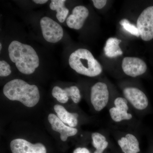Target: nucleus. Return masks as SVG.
<instances>
[{"label": "nucleus", "mask_w": 153, "mask_h": 153, "mask_svg": "<svg viewBox=\"0 0 153 153\" xmlns=\"http://www.w3.org/2000/svg\"><path fill=\"white\" fill-rule=\"evenodd\" d=\"M123 153H138L140 152L139 143L136 137L132 134H128L118 140Z\"/></svg>", "instance_id": "13"}, {"label": "nucleus", "mask_w": 153, "mask_h": 153, "mask_svg": "<svg viewBox=\"0 0 153 153\" xmlns=\"http://www.w3.org/2000/svg\"><path fill=\"white\" fill-rule=\"evenodd\" d=\"M73 153H90L88 149L85 148H78L74 150Z\"/></svg>", "instance_id": "24"}, {"label": "nucleus", "mask_w": 153, "mask_h": 153, "mask_svg": "<svg viewBox=\"0 0 153 153\" xmlns=\"http://www.w3.org/2000/svg\"><path fill=\"white\" fill-rule=\"evenodd\" d=\"M92 2L95 7L98 9L104 7L107 3L106 0H93Z\"/></svg>", "instance_id": "22"}, {"label": "nucleus", "mask_w": 153, "mask_h": 153, "mask_svg": "<svg viewBox=\"0 0 153 153\" xmlns=\"http://www.w3.org/2000/svg\"><path fill=\"white\" fill-rule=\"evenodd\" d=\"M88 15L89 11L87 8L83 6H76L66 20L67 26L71 29L79 30L83 26Z\"/></svg>", "instance_id": "11"}, {"label": "nucleus", "mask_w": 153, "mask_h": 153, "mask_svg": "<svg viewBox=\"0 0 153 153\" xmlns=\"http://www.w3.org/2000/svg\"><path fill=\"white\" fill-rule=\"evenodd\" d=\"M2 49V44L1 43H0V50H1Z\"/></svg>", "instance_id": "26"}, {"label": "nucleus", "mask_w": 153, "mask_h": 153, "mask_svg": "<svg viewBox=\"0 0 153 153\" xmlns=\"http://www.w3.org/2000/svg\"><path fill=\"white\" fill-rule=\"evenodd\" d=\"M65 0H52L49 5L50 8L57 12L56 17L60 23H63L66 20L69 10L65 7Z\"/></svg>", "instance_id": "16"}, {"label": "nucleus", "mask_w": 153, "mask_h": 153, "mask_svg": "<svg viewBox=\"0 0 153 153\" xmlns=\"http://www.w3.org/2000/svg\"><path fill=\"white\" fill-rule=\"evenodd\" d=\"M121 40L116 38H110L107 40L104 48L105 54L109 58L121 55L123 52L119 46Z\"/></svg>", "instance_id": "15"}, {"label": "nucleus", "mask_w": 153, "mask_h": 153, "mask_svg": "<svg viewBox=\"0 0 153 153\" xmlns=\"http://www.w3.org/2000/svg\"><path fill=\"white\" fill-rule=\"evenodd\" d=\"M108 143L107 141H105L102 146L96 149L95 152L94 153H102L106 149L108 146Z\"/></svg>", "instance_id": "23"}, {"label": "nucleus", "mask_w": 153, "mask_h": 153, "mask_svg": "<svg viewBox=\"0 0 153 153\" xmlns=\"http://www.w3.org/2000/svg\"><path fill=\"white\" fill-rule=\"evenodd\" d=\"M123 70L126 75L136 77L143 74L146 71V64L143 60L136 57H127L122 63Z\"/></svg>", "instance_id": "7"}, {"label": "nucleus", "mask_w": 153, "mask_h": 153, "mask_svg": "<svg viewBox=\"0 0 153 153\" xmlns=\"http://www.w3.org/2000/svg\"><path fill=\"white\" fill-rule=\"evenodd\" d=\"M54 108L57 117L63 123H66L72 128L77 126L78 116L77 114L68 112L64 107L60 105H56Z\"/></svg>", "instance_id": "14"}, {"label": "nucleus", "mask_w": 153, "mask_h": 153, "mask_svg": "<svg viewBox=\"0 0 153 153\" xmlns=\"http://www.w3.org/2000/svg\"><path fill=\"white\" fill-rule=\"evenodd\" d=\"M91 137L93 146L96 149L101 146L105 141H106L105 137L99 133H93L91 135Z\"/></svg>", "instance_id": "20"}, {"label": "nucleus", "mask_w": 153, "mask_h": 153, "mask_svg": "<svg viewBox=\"0 0 153 153\" xmlns=\"http://www.w3.org/2000/svg\"><path fill=\"white\" fill-rule=\"evenodd\" d=\"M33 1L36 3V4H42L47 3V2L48 1H47V0H34Z\"/></svg>", "instance_id": "25"}, {"label": "nucleus", "mask_w": 153, "mask_h": 153, "mask_svg": "<svg viewBox=\"0 0 153 153\" xmlns=\"http://www.w3.org/2000/svg\"><path fill=\"white\" fill-rule=\"evenodd\" d=\"M115 107L109 110V114L112 120L115 122L123 120H129L132 117L131 114L128 113V101L123 97H117L114 101Z\"/></svg>", "instance_id": "10"}, {"label": "nucleus", "mask_w": 153, "mask_h": 153, "mask_svg": "<svg viewBox=\"0 0 153 153\" xmlns=\"http://www.w3.org/2000/svg\"><path fill=\"white\" fill-rule=\"evenodd\" d=\"M40 25L42 35L47 42L57 43L63 38V28L59 24L51 18L43 17L40 21Z\"/></svg>", "instance_id": "4"}, {"label": "nucleus", "mask_w": 153, "mask_h": 153, "mask_svg": "<svg viewBox=\"0 0 153 153\" xmlns=\"http://www.w3.org/2000/svg\"><path fill=\"white\" fill-rule=\"evenodd\" d=\"M109 91L105 83L98 82L91 87V101L96 111L102 110L108 102Z\"/></svg>", "instance_id": "6"}, {"label": "nucleus", "mask_w": 153, "mask_h": 153, "mask_svg": "<svg viewBox=\"0 0 153 153\" xmlns=\"http://www.w3.org/2000/svg\"><path fill=\"white\" fill-rule=\"evenodd\" d=\"M12 153H47V149L43 144H32L22 139H16L10 143Z\"/></svg>", "instance_id": "8"}, {"label": "nucleus", "mask_w": 153, "mask_h": 153, "mask_svg": "<svg viewBox=\"0 0 153 153\" xmlns=\"http://www.w3.org/2000/svg\"><path fill=\"white\" fill-rule=\"evenodd\" d=\"M8 52L11 61L23 74H33L39 66L38 54L30 45L14 41L9 45Z\"/></svg>", "instance_id": "1"}, {"label": "nucleus", "mask_w": 153, "mask_h": 153, "mask_svg": "<svg viewBox=\"0 0 153 153\" xmlns=\"http://www.w3.org/2000/svg\"><path fill=\"white\" fill-rule=\"evenodd\" d=\"M52 95L53 97L57 100V101L62 103L67 102L69 98L65 89H63L57 86L53 88L52 91Z\"/></svg>", "instance_id": "17"}, {"label": "nucleus", "mask_w": 153, "mask_h": 153, "mask_svg": "<svg viewBox=\"0 0 153 153\" xmlns=\"http://www.w3.org/2000/svg\"><path fill=\"white\" fill-rule=\"evenodd\" d=\"M66 90L67 96L70 97L74 103H77L81 99L80 92L78 88L76 86H72L64 88Z\"/></svg>", "instance_id": "19"}, {"label": "nucleus", "mask_w": 153, "mask_h": 153, "mask_svg": "<svg viewBox=\"0 0 153 153\" xmlns=\"http://www.w3.org/2000/svg\"><path fill=\"white\" fill-rule=\"evenodd\" d=\"M48 118L52 129L60 133V139L63 141H66L68 137L73 136L77 133L76 128L65 125L58 117L53 114H49Z\"/></svg>", "instance_id": "12"}, {"label": "nucleus", "mask_w": 153, "mask_h": 153, "mask_svg": "<svg viewBox=\"0 0 153 153\" xmlns=\"http://www.w3.org/2000/svg\"><path fill=\"white\" fill-rule=\"evenodd\" d=\"M124 95L127 101L136 109L143 110L149 105V100L145 94L139 88L134 87L126 88L123 90Z\"/></svg>", "instance_id": "9"}, {"label": "nucleus", "mask_w": 153, "mask_h": 153, "mask_svg": "<svg viewBox=\"0 0 153 153\" xmlns=\"http://www.w3.org/2000/svg\"><path fill=\"white\" fill-rule=\"evenodd\" d=\"M120 24L125 30L133 36L137 37L140 36L139 31L137 26L131 24L127 19H123L121 20Z\"/></svg>", "instance_id": "18"}, {"label": "nucleus", "mask_w": 153, "mask_h": 153, "mask_svg": "<svg viewBox=\"0 0 153 153\" xmlns=\"http://www.w3.org/2000/svg\"><path fill=\"white\" fill-rule=\"evenodd\" d=\"M3 92L10 100L21 102L28 107L35 106L40 100L38 87L21 79L9 81L4 86Z\"/></svg>", "instance_id": "2"}, {"label": "nucleus", "mask_w": 153, "mask_h": 153, "mask_svg": "<svg viewBox=\"0 0 153 153\" xmlns=\"http://www.w3.org/2000/svg\"><path fill=\"white\" fill-rule=\"evenodd\" d=\"M11 67L7 62L5 60L0 61V76H7L11 74Z\"/></svg>", "instance_id": "21"}, {"label": "nucleus", "mask_w": 153, "mask_h": 153, "mask_svg": "<svg viewBox=\"0 0 153 153\" xmlns=\"http://www.w3.org/2000/svg\"><path fill=\"white\" fill-rule=\"evenodd\" d=\"M137 27L143 40L151 41L153 38V6L148 7L138 18Z\"/></svg>", "instance_id": "5"}, {"label": "nucleus", "mask_w": 153, "mask_h": 153, "mask_svg": "<svg viewBox=\"0 0 153 153\" xmlns=\"http://www.w3.org/2000/svg\"><path fill=\"white\" fill-rule=\"evenodd\" d=\"M68 63L73 70L85 76L94 77L98 76L102 72L100 63L86 49H78L71 53Z\"/></svg>", "instance_id": "3"}]
</instances>
